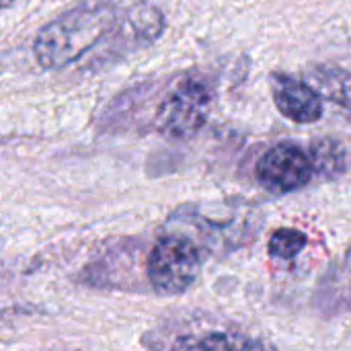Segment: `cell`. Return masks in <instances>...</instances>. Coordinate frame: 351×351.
Here are the masks:
<instances>
[{"label": "cell", "mask_w": 351, "mask_h": 351, "mask_svg": "<svg viewBox=\"0 0 351 351\" xmlns=\"http://www.w3.org/2000/svg\"><path fill=\"white\" fill-rule=\"evenodd\" d=\"M306 234L296 228H280L269 239V253L280 259H294L306 247Z\"/></svg>", "instance_id": "10"}, {"label": "cell", "mask_w": 351, "mask_h": 351, "mask_svg": "<svg viewBox=\"0 0 351 351\" xmlns=\"http://www.w3.org/2000/svg\"><path fill=\"white\" fill-rule=\"evenodd\" d=\"M271 90H274L276 107L288 119H292L296 123H315L321 119L323 99L304 80H298L290 74L274 72L271 74Z\"/></svg>", "instance_id": "5"}, {"label": "cell", "mask_w": 351, "mask_h": 351, "mask_svg": "<svg viewBox=\"0 0 351 351\" xmlns=\"http://www.w3.org/2000/svg\"><path fill=\"white\" fill-rule=\"evenodd\" d=\"M202 351H274L267 343L234 333H212L199 341Z\"/></svg>", "instance_id": "9"}, {"label": "cell", "mask_w": 351, "mask_h": 351, "mask_svg": "<svg viewBox=\"0 0 351 351\" xmlns=\"http://www.w3.org/2000/svg\"><path fill=\"white\" fill-rule=\"evenodd\" d=\"M214 105V88L199 76L183 78L160 103L156 130L171 140L195 136L208 121Z\"/></svg>", "instance_id": "2"}, {"label": "cell", "mask_w": 351, "mask_h": 351, "mask_svg": "<svg viewBox=\"0 0 351 351\" xmlns=\"http://www.w3.org/2000/svg\"><path fill=\"white\" fill-rule=\"evenodd\" d=\"M115 31L117 37L125 39V45L132 49L150 45L165 31V16L156 6L148 2H138L117 21Z\"/></svg>", "instance_id": "6"}, {"label": "cell", "mask_w": 351, "mask_h": 351, "mask_svg": "<svg viewBox=\"0 0 351 351\" xmlns=\"http://www.w3.org/2000/svg\"><path fill=\"white\" fill-rule=\"evenodd\" d=\"M311 158L315 162V171L327 177L339 175L346 167V152L333 140H319L311 150Z\"/></svg>", "instance_id": "8"}, {"label": "cell", "mask_w": 351, "mask_h": 351, "mask_svg": "<svg viewBox=\"0 0 351 351\" xmlns=\"http://www.w3.org/2000/svg\"><path fill=\"white\" fill-rule=\"evenodd\" d=\"M117 8L111 0H84L45 25L33 45L43 68H62L107 37L117 25Z\"/></svg>", "instance_id": "1"}, {"label": "cell", "mask_w": 351, "mask_h": 351, "mask_svg": "<svg viewBox=\"0 0 351 351\" xmlns=\"http://www.w3.org/2000/svg\"><path fill=\"white\" fill-rule=\"evenodd\" d=\"M304 82L323 99L351 111V72L335 66H313L304 72Z\"/></svg>", "instance_id": "7"}, {"label": "cell", "mask_w": 351, "mask_h": 351, "mask_svg": "<svg viewBox=\"0 0 351 351\" xmlns=\"http://www.w3.org/2000/svg\"><path fill=\"white\" fill-rule=\"evenodd\" d=\"M10 2H12V0H2V4H4V6H8Z\"/></svg>", "instance_id": "11"}, {"label": "cell", "mask_w": 351, "mask_h": 351, "mask_svg": "<svg viewBox=\"0 0 351 351\" xmlns=\"http://www.w3.org/2000/svg\"><path fill=\"white\" fill-rule=\"evenodd\" d=\"M315 173V162L300 146L284 142L269 148L257 162V179L271 193H290L304 187Z\"/></svg>", "instance_id": "4"}, {"label": "cell", "mask_w": 351, "mask_h": 351, "mask_svg": "<svg viewBox=\"0 0 351 351\" xmlns=\"http://www.w3.org/2000/svg\"><path fill=\"white\" fill-rule=\"evenodd\" d=\"M202 255L193 241L183 237H162L150 251L148 278L152 288L165 296L187 292L199 276Z\"/></svg>", "instance_id": "3"}]
</instances>
